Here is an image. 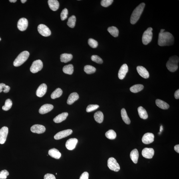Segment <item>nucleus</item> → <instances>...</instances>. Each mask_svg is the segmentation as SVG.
Segmentation results:
<instances>
[{
  "mask_svg": "<svg viewBox=\"0 0 179 179\" xmlns=\"http://www.w3.org/2000/svg\"><path fill=\"white\" fill-rule=\"evenodd\" d=\"M174 38L171 34L168 32H164L159 34L158 45L160 46H169L173 45Z\"/></svg>",
  "mask_w": 179,
  "mask_h": 179,
  "instance_id": "obj_1",
  "label": "nucleus"
},
{
  "mask_svg": "<svg viewBox=\"0 0 179 179\" xmlns=\"http://www.w3.org/2000/svg\"><path fill=\"white\" fill-rule=\"evenodd\" d=\"M145 5L144 3H141L133 12L130 18V22L132 24H135L139 19Z\"/></svg>",
  "mask_w": 179,
  "mask_h": 179,
  "instance_id": "obj_2",
  "label": "nucleus"
},
{
  "mask_svg": "<svg viewBox=\"0 0 179 179\" xmlns=\"http://www.w3.org/2000/svg\"><path fill=\"white\" fill-rule=\"evenodd\" d=\"M179 57L176 55L170 57L167 62L166 66L169 71L171 72L176 71L178 68Z\"/></svg>",
  "mask_w": 179,
  "mask_h": 179,
  "instance_id": "obj_3",
  "label": "nucleus"
},
{
  "mask_svg": "<svg viewBox=\"0 0 179 179\" xmlns=\"http://www.w3.org/2000/svg\"><path fill=\"white\" fill-rule=\"evenodd\" d=\"M30 54L28 52L24 51L21 52L15 59L13 65L15 67H18L23 64L28 58Z\"/></svg>",
  "mask_w": 179,
  "mask_h": 179,
  "instance_id": "obj_4",
  "label": "nucleus"
},
{
  "mask_svg": "<svg viewBox=\"0 0 179 179\" xmlns=\"http://www.w3.org/2000/svg\"><path fill=\"white\" fill-rule=\"evenodd\" d=\"M153 29L149 27L147 29L143 35L142 43L144 45H147L151 41L153 37Z\"/></svg>",
  "mask_w": 179,
  "mask_h": 179,
  "instance_id": "obj_5",
  "label": "nucleus"
},
{
  "mask_svg": "<svg viewBox=\"0 0 179 179\" xmlns=\"http://www.w3.org/2000/svg\"><path fill=\"white\" fill-rule=\"evenodd\" d=\"M108 166L110 169L118 172L120 170V166L115 158H110L108 161Z\"/></svg>",
  "mask_w": 179,
  "mask_h": 179,
  "instance_id": "obj_6",
  "label": "nucleus"
},
{
  "mask_svg": "<svg viewBox=\"0 0 179 179\" xmlns=\"http://www.w3.org/2000/svg\"><path fill=\"white\" fill-rule=\"evenodd\" d=\"M43 67V62L41 60H37L33 62L30 70L32 73H35L41 70Z\"/></svg>",
  "mask_w": 179,
  "mask_h": 179,
  "instance_id": "obj_7",
  "label": "nucleus"
},
{
  "mask_svg": "<svg viewBox=\"0 0 179 179\" xmlns=\"http://www.w3.org/2000/svg\"><path fill=\"white\" fill-rule=\"evenodd\" d=\"M38 30L39 33L44 37H48L51 35V30L49 28L43 24L38 26Z\"/></svg>",
  "mask_w": 179,
  "mask_h": 179,
  "instance_id": "obj_8",
  "label": "nucleus"
},
{
  "mask_svg": "<svg viewBox=\"0 0 179 179\" xmlns=\"http://www.w3.org/2000/svg\"><path fill=\"white\" fill-rule=\"evenodd\" d=\"M73 132L71 129L65 130L58 132L54 136V138L55 140H59L66 137L71 135Z\"/></svg>",
  "mask_w": 179,
  "mask_h": 179,
  "instance_id": "obj_9",
  "label": "nucleus"
},
{
  "mask_svg": "<svg viewBox=\"0 0 179 179\" xmlns=\"http://www.w3.org/2000/svg\"><path fill=\"white\" fill-rule=\"evenodd\" d=\"M9 132V129L7 127L4 126L0 129V144L5 143Z\"/></svg>",
  "mask_w": 179,
  "mask_h": 179,
  "instance_id": "obj_10",
  "label": "nucleus"
},
{
  "mask_svg": "<svg viewBox=\"0 0 179 179\" xmlns=\"http://www.w3.org/2000/svg\"><path fill=\"white\" fill-rule=\"evenodd\" d=\"M28 26V21L27 19L24 18H21L18 22L17 27L21 31H25Z\"/></svg>",
  "mask_w": 179,
  "mask_h": 179,
  "instance_id": "obj_11",
  "label": "nucleus"
},
{
  "mask_svg": "<svg viewBox=\"0 0 179 179\" xmlns=\"http://www.w3.org/2000/svg\"><path fill=\"white\" fill-rule=\"evenodd\" d=\"M154 140L153 134L151 133H147L144 135L142 138V141L143 143L148 144L152 143Z\"/></svg>",
  "mask_w": 179,
  "mask_h": 179,
  "instance_id": "obj_12",
  "label": "nucleus"
},
{
  "mask_svg": "<svg viewBox=\"0 0 179 179\" xmlns=\"http://www.w3.org/2000/svg\"><path fill=\"white\" fill-rule=\"evenodd\" d=\"M78 142V140L76 138L69 139L66 143V147L69 150H73L75 148Z\"/></svg>",
  "mask_w": 179,
  "mask_h": 179,
  "instance_id": "obj_13",
  "label": "nucleus"
},
{
  "mask_svg": "<svg viewBox=\"0 0 179 179\" xmlns=\"http://www.w3.org/2000/svg\"><path fill=\"white\" fill-rule=\"evenodd\" d=\"M142 154L144 158L148 159H152L154 155V150L152 148H145L143 150Z\"/></svg>",
  "mask_w": 179,
  "mask_h": 179,
  "instance_id": "obj_14",
  "label": "nucleus"
},
{
  "mask_svg": "<svg viewBox=\"0 0 179 179\" xmlns=\"http://www.w3.org/2000/svg\"><path fill=\"white\" fill-rule=\"evenodd\" d=\"M31 130L34 133L42 134L45 131L46 128L41 125L35 124L31 127Z\"/></svg>",
  "mask_w": 179,
  "mask_h": 179,
  "instance_id": "obj_15",
  "label": "nucleus"
},
{
  "mask_svg": "<svg viewBox=\"0 0 179 179\" xmlns=\"http://www.w3.org/2000/svg\"><path fill=\"white\" fill-rule=\"evenodd\" d=\"M128 71V68L127 65L124 64L121 67L118 73V77L121 80L123 79L125 77Z\"/></svg>",
  "mask_w": 179,
  "mask_h": 179,
  "instance_id": "obj_16",
  "label": "nucleus"
},
{
  "mask_svg": "<svg viewBox=\"0 0 179 179\" xmlns=\"http://www.w3.org/2000/svg\"><path fill=\"white\" fill-rule=\"evenodd\" d=\"M47 85L46 84H41L36 91V95L39 97H43L47 92Z\"/></svg>",
  "mask_w": 179,
  "mask_h": 179,
  "instance_id": "obj_17",
  "label": "nucleus"
},
{
  "mask_svg": "<svg viewBox=\"0 0 179 179\" xmlns=\"http://www.w3.org/2000/svg\"><path fill=\"white\" fill-rule=\"evenodd\" d=\"M137 70L139 74L142 77L147 79L149 77V74L146 68L143 66H139L137 67Z\"/></svg>",
  "mask_w": 179,
  "mask_h": 179,
  "instance_id": "obj_18",
  "label": "nucleus"
},
{
  "mask_svg": "<svg viewBox=\"0 0 179 179\" xmlns=\"http://www.w3.org/2000/svg\"><path fill=\"white\" fill-rule=\"evenodd\" d=\"M54 106L50 104H46L42 106L39 110L40 114H45L51 111L53 109Z\"/></svg>",
  "mask_w": 179,
  "mask_h": 179,
  "instance_id": "obj_19",
  "label": "nucleus"
},
{
  "mask_svg": "<svg viewBox=\"0 0 179 179\" xmlns=\"http://www.w3.org/2000/svg\"><path fill=\"white\" fill-rule=\"evenodd\" d=\"M48 3L50 9L52 11H56L59 9V4L57 0H49Z\"/></svg>",
  "mask_w": 179,
  "mask_h": 179,
  "instance_id": "obj_20",
  "label": "nucleus"
},
{
  "mask_svg": "<svg viewBox=\"0 0 179 179\" xmlns=\"http://www.w3.org/2000/svg\"><path fill=\"white\" fill-rule=\"evenodd\" d=\"M79 98V96L77 92H74L70 94L67 100V104L71 105Z\"/></svg>",
  "mask_w": 179,
  "mask_h": 179,
  "instance_id": "obj_21",
  "label": "nucleus"
},
{
  "mask_svg": "<svg viewBox=\"0 0 179 179\" xmlns=\"http://www.w3.org/2000/svg\"><path fill=\"white\" fill-rule=\"evenodd\" d=\"M68 115V114L67 112H63L56 116L54 119V121L56 123H59L61 122L66 119Z\"/></svg>",
  "mask_w": 179,
  "mask_h": 179,
  "instance_id": "obj_22",
  "label": "nucleus"
},
{
  "mask_svg": "<svg viewBox=\"0 0 179 179\" xmlns=\"http://www.w3.org/2000/svg\"><path fill=\"white\" fill-rule=\"evenodd\" d=\"M48 154L52 157L55 159H59L61 156V154L59 150L55 148H53L49 151Z\"/></svg>",
  "mask_w": 179,
  "mask_h": 179,
  "instance_id": "obj_23",
  "label": "nucleus"
},
{
  "mask_svg": "<svg viewBox=\"0 0 179 179\" xmlns=\"http://www.w3.org/2000/svg\"><path fill=\"white\" fill-rule=\"evenodd\" d=\"M156 105L163 110H167L170 107L169 104L162 100L157 99L156 100Z\"/></svg>",
  "mask_w": 179,
  "mask_h": 179,
  "instance_id": "obj_24",
  "label": "nucleus"
},
{
  "mask_svg": "<svg viewBox=\"0 0 179 179\" xmlns=\"http://www.w3.org/2000/svg\"><path fill=\"white\" fill-rule=\"evenodd\" d=\"M139 156V154L138 151L136 149L132 151L130 153V157L135 164L137 163Z\"/></svg>",
  "mask_w": 179,
  "mask_h": 179,
  "instance_id": "obj_25",
  "label": "nucleus"
},
{
  "mask_svg": "<svg viewBox=\"0 0 179 179\" xmlns=\"http://www.w3.org/2000/svg\"><path fill=\"white\" fill-rule=\"evenodd\" d=\"M138 111L139 115L141 118L143 119L146 120L148 118V114L147 112L144 108L140 106L138 108Z\"/></svg>",
  "mask_w": 179,
  "mask_h": 179,
  "instance_id": "obj_26",
  "label": "nucleus"
},
{
  "mask_svg": "<svg viewBox=\"0 0 179 179\" xmlns=\"http://www.w3.org/2000/svg\"><path fill=\"white\" fill-rule=\"evenodd\" d=\"M73 58V55L71 54H61L60 56V61L64 63L71 61Z\"/></svg>",
  "mask_w": 179,
  "mask_h": 179,
  "instance_id": "obj_27",
  "label": "nucleus"
},
{
  "mask_svg": "<svg viewBox=\"0 0 179 179\" xmlns=\"http://www.w3.org/2000/svg\"><path fill=\"white\" fill-rule=\"evenodd\" d=\"M94 118L96 122L99 124L102 123L104 120V114L102 112L98 111L94 114Z\"/></svg>",
  "mask_w": 179,
  "mask_h": 179,
  "instance_id": "obj_28",
  "label": "nucleus"
},
{
  "mask_svg": "<svg viewBox=\"0 0 179 179\" xmlns=\"http://www.w3.org/2000/svg\"><path fill=\"white\" fill-rule=\"evenodd\" d=\"M121 116L122 120L124 122L127 124H129L131 123L130 118L128 117L126 110L124 108H123L121 110Z\"/></svg>",
  "mask_w": 179,
  "mask_h": 179,
  "instance_id": "obj_29",
  "label": "nucleus"
},
{
  "mask_svg": "<svg viewBox=\"0 0 179 179\" xmlns=\"http://www.w3.org/2000/svg\"><path fill=\"white\" fill-rule=\"evenodd\" d=\"M63 71L65 74L71 75L74 71L73 66L71 64H70L64 66L63 68Z\"/></svg>",
  "mask_w": 179,
  "mask_h": 179,
  "instance_id": "obj_30",
  "label": "nucleus"
},
{
  "mask_svg": "<svg viewBox=\"0 0 179 179\" xmlns=\"http://www.w3.org/2000/svg\"><path fill=\"white\" fill-rule=\"evenodd\" d=\"M144 86L142 84H136L130 88L131 91L133 93H137L141 91L144 88Z\"/></svg>",
  "mask_w": 179,
  "mask_h": 179,
  "instance_id": "obj_31",
  "label": "nucleus"
},
{
  "mask_svg": "<svg viewBox=\"0 0 179 179\" xmlns=\"http://www.w3.org/2000/svg\"><path fill=\"white\" fill-rule=\"evenodd\" d=\"M108 31L111 35L114 37H117L119 34V31L117 28L112 26L108 28Z\"/></svg>",
  "mask_w": 179,
  "mask_h": 179,
  "instance_id": "obj_32",
  "label": "nucleus"
},
{
  "mask_svg": "<svg viewBox=\"0 0 179 179\" xmlns=\"http://www.w3.org/2000/svg\"><path fill=\"white\" fill-rule=\"evenodd\" d=\"M62 90L59 88H58L54 91L51 94V98L52 99H54L61 96L62 94Z\"/></svg>",
  "mask_w": 179,
  "mask_h": 179,
  "instance_id": "obj_33",
  "label": "nucleus"
},
{
  "mask_svg": "<svg viewBox=\"0 0 179 179\" xmlns=\"http://www.w3.org/2000/svg\"><path fill=\"white\" fill-rule=\"evenodd\" d=\"M105 136L108 139L113 140L116 138V132L113 130H110L106 132Z\"/></svg>",
  "mask_w": 179,
  "mask_h": 179,
  "instance_id": "obj_34",
  "label": "nucleus"
},
{
  "mask_svg": "<svg viewBox=\"0 0 179 179\" xmlns=\"http://www.w3.org/2000/svg\"><path fill=\"white\" fill-rule=\"evenodd\" d=\"M76 22V18L75 16L72 15L68 19L67 25L70 28H74L75 27Z\"/></svg>",
  "mask_w": 179,
  "mask_h": 179,
  "instance_id": "obj_35",
  "label": "nucleus"
},
{
  "mask_svg": "<svg viewBox=\"0 0 179 179\" xmlns=\"http://www.w3.org/2000/svg\"><path fill=\"white\" fill-rule=\"evenodd\" d=\"M96 70L95 67L90 65H86L84 68V71L87 74L93 73L96 72Z\"/></svg>",
  "mask_w": 179,
  "mask_h": 179,
  "instance_id": "obj_36",
  "label": "nucleus"
},
{
  "mask_svg": "<svg viewBox=\"0 0 179 179\" xmlns=\"http://www.w3.org/2000/svg\"><path fill=\"white\" fill-rule=\"evenodd\" d=\"M13 105V102L10 99H7L6 100L5 105L2 107L3 110L5 111H7L11 109Z\"/></svg>",
  "mask_w": 179,
  "mask_h": 179,
  "instance_id": "obj_37",
  "label": "nucleus"
},
{
  "mask_svg": "<svg viewBox=\"0 0 179 179\" xmlns=\"http://www.w3.org/2000/svg\"><path fill=\"white\" fill-rule=\"evenodd\" d=\"M11 89L9 86L6 85L5 84H0V92L3 91L5 93H7Z\"/></svg>",
  "mask_w": 179,
  "mask_h": 179,
  "instance_id": "obj_38",
  "label": "nucleus"
},
{
  "mask_svg": "<svg viewBox=\"0 0 179 179\" xmlns=\"http://www.w3.org/2000/svg\"><path fill=\"white\" fill-rule=\"evenodd\" d=\"M99 106L97 104H90L86 108V112H89L94 111L99 108Z\"/></svg>",
  "mask_w": 179,
  "mask_h": 179,
  "instance_id": "obj_39",
  "label": "nucleus"
},
{
  "mask_svg": "<svg viewBox=\"0 0 179 179\" xmlns=\"http://www.w3.org/2000/svg\"><path fill=\"white\" fill-rule=\"evenodd\" d=\"M91 59L92 61L95 62L96 63L101 64L103 63V60L101 58L97 55H92Z\"/></svg>",
  "mask_w": 179,
  "mask_h": 179,
  "instance_id": "obj_40",
  "label": "nucleus"
},
{
  "mask_svg": "<svg viewBox=\"0 0 179 179\" xmlns=\"http://www.w3.org/2000/svg\"><path fill=\"white\" fill-rule=\"evenodd\" d=\"M88 43L90 47L92 48H96L98 47V42L92 39H90L88 40Z\"/></svg>",
  "mask_w": 179,
  "mask_h": 179,
  "instance_id": "obj_41",
  "label": "nucleus"
},
{
  "mask_svg": "<svg viewBox=\"0 0 179 179\" xmlns=\"http://www.w3.org/2000/svg\"><path fill=\"white\" fill-rule=\"evenodd\" d=\"M113 0H102L101 2V5L104 7H108L111 5L113 3Z\"/></svg>",
  "mask_w": 179,
  "mask_h": 179,
  "instance_id": "obj_42",
  "label": "nucleus"
},
{
  "mask_svg": "<svg viewBox=\"0 0 179 179\" xmlns=\"http://www.w3.org/2000/svg\"><path fill=\"white\" fill-rule=\"evenodd\" d=\"M68 11L67 9H64L62 10L60 15V17L62 21L65 20L67 17Z\"/></svg>",
  "mask_w": 179,
  "mask_h": 179,
  "instance_id": "obj_43",
  "label": "nucleus"
},
{
  "mask_svg": "<svg viewBox=\"0 0 179 179\" xmlns=\"http://www.w3.org/2000/svg\"><path fill=\"white\" fill-rule=\"evenodd\" d=\"M9 175V172L7 170H2L0 172V179H6Z\"/></svg>",
  "mask_w": 179,
  "mask_h": 179,
  "instance_id": "obj_44",
  "label": "nucleus"
},
{
  "mask_svg": "<svg viewBox=\"0 0 179 179\" xmlns=\"http://www.w3.org/2000/svg\"><path fill=\"white\" fill-rule=\"evenodd\" d=\"M89 174L87 172H84L80 176L79 179H89Z\"/></svg>",
  "mask_w": 179,
  "mask_h": 179,
  "instance_id": "obj_45",
  "label": "nucleus"
},
{
  "mask_svg": "<svg viewBox=\"0 0 179 179\" xmlns=\"http://www.w3.org/2000/svg\"><path fill=\"white\" fill-rule=\"evenodd\" d=\"M44 179H56L54 175L52 174H46L44 177Z\"/></svg>",
  "mask_w": 179,
  "mask_h": 179,
  "instance_id": "obj_46",
  "label": "nucleus"
},
{
  "mask_svg": "<svg viewBox=\"0 0 179 179\" xmlns=\"http://www.w3.org/2000/svg\"><path fill=\"white\" fill-rule=\"evenodd\" d=\"M174 97L176 99H178L179 98V90H176L174 94Z\"/></svg>",
  "mask_w": 179,
  "mask_h": 179,
  "instance_id": "obj_47",
  "label": "nucleus"
},
{
  "mask_svg": "<svg viewBox=\"0 0 179 179\" xmlns=\"http://www.w3.org/2000/svg\"><path fill=\"white\" fill-rule=\"evenodd\" d=\"M174 150L176 151L178 153H179V145H177L175 146L174 147Z\"/></svg>",
  "mask_w": 179,
  "mask_h": 179,
  "instance_id": "obj_48",
  "label": "nucleus"
},
{
  "mask_svg": "<svg viewBox=\"0 0 179 179\" xmlns=\"http://www.w3.org/2000/svg\"><path fill=\"white\" fill-rule=\"evenodd\" d=\"M9 1L11 3H15L17 1V0H9Z\"/></svg>",
  "mask_w": 179,
  "mask_h": 179,
  "instance_id": "obj_49",
  "label": "nucleus"
},
{
  "mask_svg": "<svg viewBox=\"0 0 179 179\" xmlns=\"http://www.w3.org/2000/svg\"><path fill=\"white\" fill-rule=\"evenodd\" d=\"M162 130H163V127H162V126L161 125L160 127V133H159V134H160L162 132Z\"/></svg>",
  "mask_w": 179,
  "mask_h": 179,
  "instance_id": "obj_50",
  "label": "nucleus"
},
{
  "mask_svg": "<svg viewBox=\"0 0 179 179\" xmlns=\"http://www.w3.org/2000/svg\"><path fill=\"white\" fill-rule=\"evenodd\" d=\"M21 1L22 3H25L27 1L26 0H21Z\"/></svg>",
  "mask_w": 179,
  "mask_h": 179,
  "instance_id": "obj_51",
  "label": "nucleus"
},
{
  "mask_svg": "<svg viewBox=\"0 0 179 179\" xmlns=\"http://www.w3.org/2000/svg\"><path fill=\"white\" fill-rule=\"evenodd\" d=\"M164 31H165L164 29H162L161 30L160 33H163V32H164Z\"/></svg>",
  "mask_w": 179,
  "mask_h": 179,
  "instance_id": "obj_52",
  "label": "nucleus"
},
{
  "mask_svg": "<svg viewBox=\"0 0 179 179\" xmlns=\"http://www.w3.org/2000/svg\"><path fill=\"white\" fill-rule=\"evenodd\" d=\"M1 37H0V41H1Z\"/></svg>",
  "mask_w": 179,
  "mask_h": 179,
  "instance_id": "obj_53",
  "label": "nucleus"
}]
</instances>
